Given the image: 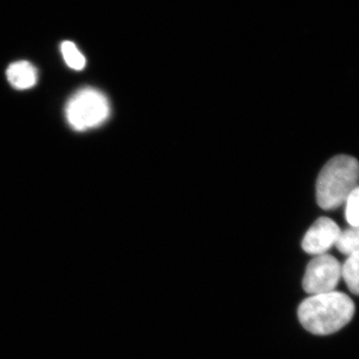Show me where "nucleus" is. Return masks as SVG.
Listing matches in <instances>:
<instances>
[{"label": "nucleus", "mask_w": 359, "mask_h": 359, "mask_svg": "<svg viewBox=\"0 0 359 359\" xmlns=\"http://www.w3.org/2000/svg\"><path fill=\"white\" fill-rule=\"evenodd\" d=\"M355 306L351 297L339 292L311 295L299 306L302 327L316 335L339 332L353 320Z\"/></svg>", "instance_id": "1"}, {"label": "nucleus", "mask_w": 359, "mask_h": 359, "mask_svg": "<svg viewBox=\"0 0 359 359\" xmlns=\"http://www.w3.org/2000/svg\"><path fill=\"white\" fill-rule=\"evenodd\" d=\"M359 186V162L349 155L332 158L321 169L316 181V202L323 210H335L346 204Z\"/></svg>", "instance_id": "2"}, {"label": "nucleus", "mask_w": 359, "mask_h": 359, "mask_svg": "<svg viewBox=\"0 0 359 359\" xmlns=\"http://www.w3.org/2000/svg\"><path fill=\"white\" fill-rule=\"evenodd\" d=\"M110 112L107 97L91 87L78 90L65 108L66 119L73 129L79 132L100 126L109 118Z\"/></svg>", "instance_id": "3"}, {"label": "nucleus", "mask_w": 359, "mask_h": 359, "mask_svg": "<svg viewBox=\"0 0 359 359\" xmlns=\"http://www.w3.org/2000/svg\"><path fill=\"white\" fill-rule=\"evenodd\" d=\"M341 278V264L330 255L314 257L302 280V287L311 295L334 292Z\"/></svg>", "instance_id": "4"}, {"label": "nucleus", "mask_w": 359, "mask_h": 359, "mask_svg": "<svg viewBox=\"0 0 359 359\" xmlns=\"http://www.w3.org/2000/svg\"><path fill=\"white\" fill-rule=\"evenodd\" d=\"M340 231L339 224L332 219L327 217L318 219L306 231L302 240V250L316 257L327 254L337 244Z\"/></svg>", "instance_id": "5"}, {"label": "nucleus", "mask_w": 359, "mask_h": 359, "mask_svg": "<svg viewBox=\"0 0 359 359\" xmlns=\"http://www.w3.org/2000/svg\"><path fill=\"white\" fill-rule=\"evenodd\" d=\"M6 76L14 88L25 90L32 88L37 83L39 72L28 61H18L7 68Z\"/></svg>", "instance_id": "6"}, {"label": "nucleus", "mask_w": 359, "mask_h": 359, "mask_svg": "<svg viewBox=\"0 0 359 359\" xmlns=\"http://www.w3.org/2000/svg\"><path fill=\"white\" fill-rule=\"evenodd\" d=\"M335 247L348 257L359 254V226H351L346 230L340 231Z\"/></svg>", "instance_id": "7"}, {"label": "nucleus", "mask_w": 359, "mask_h": 359, "mask_svg": "<svg viewBox=\"0 0 359 359\" xmlns=\"http://www.w3.org/2000/svg\"><path fill=\"white\" fill-rule=\"evenodd\" d=\"M341 278L353 294L359 295V254L347 257L341 264Z\"/></svg>", "instance_id": "8"}, {"label": "nucleus", "mask_w": 359, "mask_h": 359, "mask_svg": "<svg viewBox=\"0 0 359 359\" xmlns=\"http://www.w3.org/2000/svg\"><path fill=\"white\" fill-rule=\"evenodd\" d=\"M60 50L66 65L70 68L77 71L84 69L85 65H86V59L72 41L62 42Z\"/></svg>", "instance_id": "9"}, {"label": "nucleus", "mask_w": 359, "mask_h": 359, "mask_svg": "<svg viewBox=\"0 0 359 359\" xmlns=\"http://www.w3.org/2000/svg\"><path fill=\"white\" fill-rule=\"evenodd\" d=\"M344 205L346 221L351 226H359V186L354 189Z\"/></svg>", "instance_id": "10"}]
</instances>
